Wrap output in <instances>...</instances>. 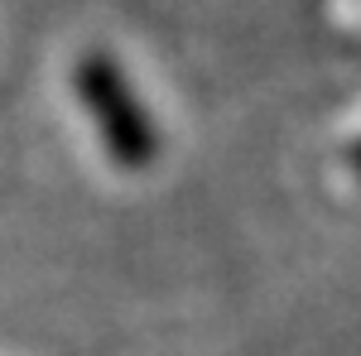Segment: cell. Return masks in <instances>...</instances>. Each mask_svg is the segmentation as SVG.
Wrapping results in <instances>:
<instances>
[{"mask_svg": "<svg viewBox=\"0 0 361 356\" xmlns=\"http://www.w3.org/2000/svg\"><path fill=\"white\" fill-rule=\"evenodd\" d=\"M78 97H82L87 116L97 121V130L106 140V154L121 168H149L159 154V135L154 121L145 116L140 97L130 92V82L121 78L106 54H82L78 63Z\"/></svg>", "mask_w": 361, "mask_h": 356, "instance_id": "cell-1", "label": "cell"}, {"mask_svg": "<svg viewBox=\"0 0 361 356\" xmlns=\"http://www.w3.org/2000/svg\"><path fill=\"white\" fill-rule=\"evenodd\" d=\"M352 168H357V173H361V140H357V145H352Z\"/></svg>", "mask_w": 361, "mask_h": 356, "instance_id": "cell-2", "label": "cell"}]
</instances>
